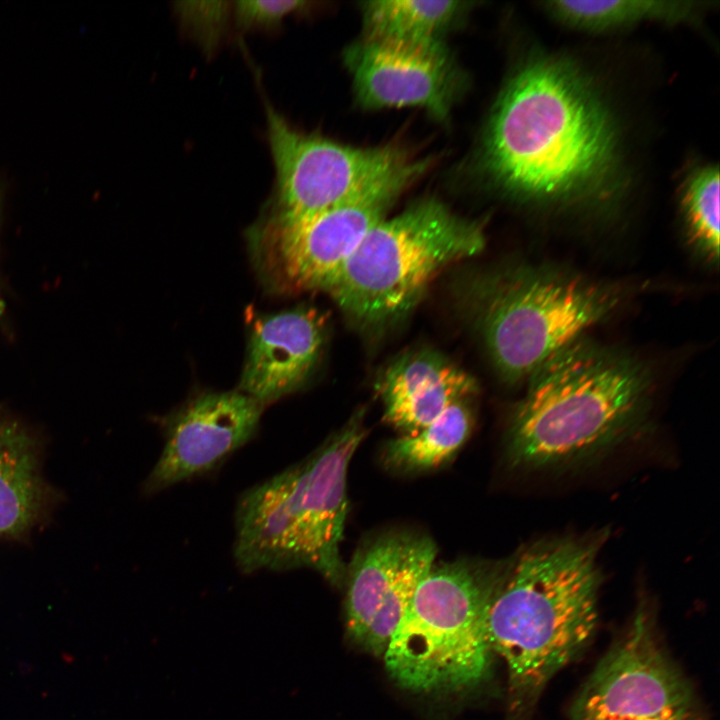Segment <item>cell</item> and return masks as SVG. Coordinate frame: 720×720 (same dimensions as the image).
Masks as SVG:
<instances>
[{
    "mask_svg": "<svg viewBox=\"0 0 720 720\" xmlns=\"http://www.w3.org/2000/svg\"><path fill=\"white\" fill-rule=\"evenodd\" d=\"M228 2H179L176 10L185 28L212 49L225 31L230 9Z\"/></svg>",
    "mask_w": 720,
    "mask_h": 720,
    "instance_id": "7402d4cb",
    "label": "cell"
},
{
    "mask_svg": "<svg viewBox=\"0 0 720 720\" xmlns=\"http://www.w3.org/2000/svg\"><path fill=\"white\" fill-rule=\"evenodd\" d=\"M468 288L476 328L496 371L510 384L527 381L629 296L617 283L534 264L483 272Z\"/></svg>",
    "mask_w": 720,
    "mask_h": 720,
    "instance_id": "277c9868",
    "label": "cell"
},
{
    "mask_svg": "<svg viewBox=\"0 0 720 720\" xmlns=\"http://www.w3.org/2000/svg\"><path fill=\"white\" fill-rule=\"evenodd\" d=\"M527 382L506 440L510 464L522 469L588 464L634 438L651 409L648 368L583 337L548 358Z\"/></svg>",
    "mask_w": 720,
    "mask_h": 720,
    "instance_id": "3957f363",
    "label": "cell"
},
{
    "mask_svg": "<svg viewBox=\"0 0 720 720\" xmlns=\"http://www.w3.org/2000/svg\"><path fill=\"white\" fill-rule=\"evenodd\" d=\"M471 424L467 400L456 402L417 433L390 440L384 447V463L404 472L437 467L465 442Z\"/></svg>",
    "mask_w": 720,
    "mask_h": 720,
    "instance_id": "ffe728a7",
    "label": "cell"
},
{
    "mask_svg": "<svg viewBox=\"0 0 720 720\" xmlns=\"http://www.w3.org/2000/svg\"><path fill=\"white\" fill-rule=\"evenodd\" d=\"M326 335L325 317L311 307L255 319L240 391L265 405L297 390L318 363Z\"/></svg>",
    "mask_w": 720,
    "mask_h": 720,
    "instance_id": "9a60e30c",
    "label": "cell"
},
{
    "mask_svg": "<svg viewBox=\"0 0 720 720\" xmlns=\"http://www.w3.org/2000/svg\"><path fill=\"white\" fill-rule=\"evenodd\" d=\"M358 103L366 109L417 107L446 121L463 75L443 43L407 45L363 38L344 53Z\"/></svg>",
    "mask_w": 720,
    "mask_h": 720,
    "instance_id": "8fae6325",
    "label": "cell"
},
{
    "mask_svg": "<svg viewBox=\"0 0 720 720\" xmlns=\"http://www.w3.org/2000/svg\"><path fill=\"white\" fill-rule=\"evenodd\" d=\"M485 243L480 223L440 200H419L376 224L327 292L357 326L380 330L406 317L440 272Z\"/></svg>",
    "mask_w": 720,
    "mask_h": 720,
    "instance_id": "5b68a950",
    "label": "cell"
},
{
    "mask_svg": "<svg viewBox=\"0 0 720 720\" xmlns=\"http://www.w3.org/2000/svg\"><path fill=\"white\" fill-rule=\"evenodd\" d=\"M617 160L609 114L584 79L551 58L523 65L492 111L482 148L489 178L538 205L599 198Z\"/></svg>",
    "mask_w": 720,
    "mask_h": 720,
    "instance_id": "6da1fadb",
    "label": "cell"
},
{
    "mask_svg": "<svg viewBox=\"0 0 720 720\" xmlns=\"http://www.w3.org/2000/svg\"><path fill=\"white\" fill-rule=\"evenodd\" d=\"M436 552L431 539L408 533L378 536L356 552L346 597L347 630L353 640L384 655Z\"/></svg>",
    "mask_w": 720,
    "mask_h": 720,
    "instance_id": "30bf717a",
    "label": "cell"
},
{
    "mask_svg": "<svg viewBox=\"0 0 720 720\" xmlns=\"http://www.w3.org/2000/svg\"><path fill=\"white\" fill-rule=\"evenodd\" d=\"M307 1H237L233 13L242 29H273L288 15L306 10Z\"/></svg>",
    "mask_w": 720,
    "mask_h": 720,
    "instance_id": "603a6c76",
    "label": "cell"
},
{
    "mask_svg": "<svg viewBox=\"0 0 720 720\" xmlns=\"http://www.w3.org/2000/svg\"><path fill=\"white\" fill-rule=\"evenodd\" d=\"M42 489L31 439L0 417V535H18L36 519Z\"/></svg>",
    "mask_w": 720,
    "mask_h": 720,
    "instance_id": "ac0fdd59",
    "label": "cell"
},
{
    "mask_svg": "<svg viewBox=\"0 0 720 720\" xmlns=\"http://www.w3.org/2000/svg\"><path fill=\"white\" fill-rule=\"evenodd\" d=\"M604 535L535 541L501 563L486 625L506 664L513 708L525 712L579 656L598 625Z\"/></svg>",
    "mask_w": 720,
    "mask_h": 720,
    "instance_id": "7a4b0ae2",
    "label": "cell"
},
{
    "mask_svg": "<svg viewBox=\"0 0 720 720\" xmlns=\"http://www.w3.org/2000/svg\"><path fill=\"white\" fill-rule=\"evenodd\" d=\"M263 408L241 391L209 392L187 401L164 423V447L144 490L154 494L214 470L255 435Z\"/></svg>",
    "mask_w": 720,
    "mask_h": 720,
    "instance_id": "7c38bea8",
    "label": "cell"
},
{
    "mask_svg": "<svg viewBox=\"0 0 720 720\" xmlns=\"http://www.w3.org/2000/svg\"><path fill=\"white\" fill-rule=\"evenodd\" d=\"M545 11L574 29L601 32L643 21L682 23L695 19L704 3L689 1H548Z\"/></svg>",
    "mask_w": 720,
    "mask_h": 720,
    "instance_id": "d6986e66",
    "label": "cell"
},
{
    "mask_svg": "<svg viewBox=\"0 0 720 720\" xmlns=\"http://www.w3.org/2000/svg\"><path fill=\"white\" fill-rule=\"evenodd\" d=\"M570 720H705L693 687L658 639L649 606L639 604L587 678Z\"/></svg>",
    "mask_w": 720,
    "mask_h": 720,
    "instance_id": "ba28073f",
    "label": "cell"
},
{
    "mask_svg": "<svg viewBox=\"0 0 720 720\" xmlns=\"http://www.w3.org/2000/svg\"><path fill=\"white\" fill-rule=\"evenodd\" d=\"M417 178L406 177L296 220L265 217L250 232L262 261L295 288L328 291L368 232Z\"/></svg>",
    "mask_w": 720,
    "mask_h": 720,
    "instance_id": "9c48e42d",
    "label": "cell"
},
{
    "mask_svg": "<svg viewBox=\"0 0 720 720\" xmlns=\"http://www.w3.org/2000/svg\"><path fill=\"white\" fill-rule=\"evenodd\" d=\"M384 420L413 435L456 402L477 393L475 378L429 348L405 352L392 361L377 382Z\"/></svg>",
    "mask_w": 720,
    "mask_h": 720,
    "instance_id": "2e32d148",
    "label": "cell"
},
{
    "mask_svg": "<svg viewBox=\"0 0 720 720\" xmlns=\"http://www.w3.org/2000/svg\"><path fill=\"white\" fill-rule=\"evenodd\" d=\"M462 1L376 0L361 6L364 38L436 45L468 9Z\"/></svg>",
    "mask_w": 720,
    "mask_h": 720,
    "instance_id": "e0dca14e",
    "label": "cell"
},
{
    "mask_svg": "<svg viewBox=\"0 0 720 720\" xmlns=\"http://www.w3.org/2000/svg\"><path fill=\"white\" fill-rule=\"evenodd\" d=\"M307 460L246 490L235 513L234 559L244 573L302 567L300 507Z\"/></svg>",
    "mask_w": 720,
    "mask_h": 720,
    "instance_id": "5bb4252c",
    "label": "cell"
},
{
    "mask_svg": "<svg viewBox=\"0 0 720 720\" xmlns=\"http://www.w3.org/2000/svg\"><path fill=\"white\" fill-rule=\"evenodd\" d=\"M681 213L690 244L707 262L719 257V171L708 165L695 171L683 186Z\"/></svg>",
    "mask_w": 720,
    "mask_h": 720,
    "instance_id": "44dd1931",
    "label": "cell"
},
{
    "mask_svg": "<svg viewBox=\"0 0 720 720\" xmlns=\"http://www.w3.org/2000/svg\"><path fill=\"white\" fill-rule=\"evenodd\" d=\"M362 420L358 411L307 459L300 507L302 567L315 569L336 585L345 575L340 543L348 506L346 479L349 462L366 434Z\"/></svg>",
    "mask_w": 720,
    "mask_h": 720,
    "instance_id": "4fadbf2b",
    "label": "cell"
},
{
    "mask_svg": "<svg viewBox=\"0 0 720 720\" xmlns=\"http://www.w3.org/2000/svg\"><path fill=\"white\" fill-rule=\"evenodd\" d=\"M276 171L269 214L278 220L314 215L405 177L428 165L393 146L354 147L304 133L265 103Z\"/></svg>",
    "mask_w": 720,
    "mask_h": 720,
    "instance_id": "52a82bcc",
    "label": "cell"
},
{
    "mask_svg": "<svg viewBox=\"0 0 720 720\" xmlns=\"http://www.w3.org/2000/svg\"><path fill=\"white\" fill-rule=\"evenodd\" d=\"M500 567L466 560L433 565L384 653L393 680L429 693L459 691L486 677L493 653L486 614Z\"/></svg>",
    "mask_w": 720,
    "mask_h": 720,
    "instance_id": "8992f818",
    "label": "cell"
}]
</instances>
